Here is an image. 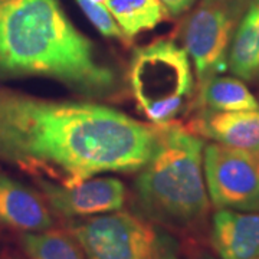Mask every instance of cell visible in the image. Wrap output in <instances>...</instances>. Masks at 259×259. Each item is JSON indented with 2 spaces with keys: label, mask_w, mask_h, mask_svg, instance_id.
<instances>
[{
  "label": "cell",
  "mask_w": 259,
  "mask_h": 259,
  "mask_svg": "<svg viewBox=\"0 0 259 259\" xmlns=\"http://www.w3.org/2000/svg\"><path fill=\"white\" fill-rule=\"evenodd\" d=\"M196 0H160L164 12H167L170 16H179L185 13L194 5Z\"/></svg>",
  "instance_id": "16"
},
{
  "label": "cell",
  "mask_w": 259,
  "mask_h": 259,
  "mask_svg": "<svg viewBox=\"0 0 259 259\" xmlns=\"http://www.w3.org/2000/svg\"><path fill=\"white\" fill-rule=\"evenodd\" d=\"M157 127L85 101H52L0 87V161L71 186L102 173L139 171Z\"/></svg>",
  "instance_id": "1"
},
{
  "label": "cell",
  "mask_w": 259,
  "mask_h": 259,
  "mask_svg": "<svg viewBox=\"0 0 259 259\" xmlns=\"http://www.w3.org/2000/svg\"><path fill=\"white\" fill-rule=\"evenodd\" d=\"M32 76L90 97H107L117 88L114 69L58 0H0V81Z\"/></svg>",
  "instance_id": "2"
},
{
  "label": "cell",
  "mask_w": 259,
  "mask_h": 259,
  "mask_svg": "<svg viewBox=\"0 0 259 259\" xmlns=\"http://www.w3.org/2000/svg\"><path fill=\"white\" fill-rule=\"evenodd\" d=\"M0 225L37 232L51 229L54 219L42 196L0 171Z\"/></svg>",
  "instance_id": "9"
},
{
  "label": "cell",
  "mask_w": 259,
  "mask_h": 259,
  "mask_svg": "<svg viewBox=\"0 0 259 259\" xmlns=\"http://www.w3.org/2000/svg\"><path fill=\"white\" fill-rule=\"evenodd\" d=\"M128 79L139 110L156 125H167L182 114L194 91L190 58L185 48L167 39L133 54Z\"/></svg>",
  "instance_id": "4"
},
{
  "label": "cell",
  "mask_w": 259,
  "mask_h": 259,
  "mask_svg": "<svg viewBox=\"0 0 259 259\" xmlns=\"http://www.w3.org/2000/svg\"><path fill=\"white\" fill-rule=\"evenodd\" d=\"M200 102L210 111L258 110L259 101L238 78L216 75L200 85Z\"/></svg>",
  "instance_id": "13"
},
{
  "label": "cell",
  "mask_w": 259,
  "mask_h": 259,
  "mask_svg": "<svg viewBox=\"0 0 259 259\" xmlns=\"http://www.w3.org/2000/svg\"><path fill=\"white\" fill-rule=\"evenodd\" d=\"M20 243L30 259H85L74 236L64 232L51 229L23 232Z\"/></svg>",
  "instance_id": "15"
},
{
  "label": "cell",
  "mask_w": 259,
  "mask_h": 259,
  "mask_svg": "<svg viewBox=\"0 0 259 259\" xmlns=\"http://www.w3.org/2000/svg\"><path fill=\"white\" fill-rule=\"evenodd\" d=\"M199 259H209V258H199Z\"/></svg>",
  "instance_id": "18"
},
{
  "label": "cell",
  "mask_w": 259,
  "mask_h": 259,
  "mask_svg": "<svg viewBox=\"0 0 259 259\" xmlns=\"http://www.w3.org/2000/svg\"><path fill=\"white\" fill-rule=\"evenodd\" d=\"M228 68L241 79L259 74V0H252L233 33Z\"/></svg>",
  "instance_id": "12"
},
{
  "label": "cell",
  "mask_w": 259,
  "mask_h": 259,
  "mask_svg": "<svg viewBox=\"0 0 259 259\" xmlns=\"http://www.w3.org/2000/svg\"><path fill=\"white\" fill-rule=\"evenodd\" d=\"M85 259H179L175 236L157 223L127 212L105 213L69 225Z\"/></svg>",
  "instance_id": "5"
},
{
  "label": "cell",
  "mask_w": 259,
  "mask_h": 259,
  "mask_svg": "<svg viewBox=\"0 0 259 259\" xmlns=\"http://www.w3.org/2000/svg\"><path fill=\"white\" fill-rule=\"evenodd\" d=\"M194 134L219 144L259 154V108L249 111H203L192 124Z\"/></svg>",
  "instance_id": "11"
},
{
  "label": "cell",
  "mask_w": 259,
  "mask_h": 259,
  "mask_svg": "<svg viewBox=\"0 0 259 259\" xmlns=\"http://www.w3.org/2000/svg\"><path fill=\"white\" fill-rule=\"evenodd\" d=\"M105 6L127 37L154 29L164 18L160 0H105Z\"/></svg>",
  "instance_id": "14"
},
{
  "label": "cell",
  "mask_w": 259,
  "mask_h": 259,
  "mask_svg": "<svg viewBox=\"0 0 259 259\" xmlns=\"http://www.w3.org/2000/svg\"><path fill=\"white\" fill-rule=\"evenodd\" d=\"M203 173L216 209L259 212V154L209 144L203 150Z\"/></svg>",
  "instance_id": "7"
},
{
  "label": "cell",
  "mask_w": 259,
  "mask_h": 259,
  "mask_svg": "<svg viewBox=\"0 0 259 259\" xmlns=\"http://www.w3.org/2000/svg\"><path fill=\"white\" fill-rule=\"evenodd\" d=\"M36 183L48 206L68 219L117 212L127 197L125 186L115 177H90L71 186L36 177Z\"/></svg>",
  "instance_id": "8"
},
{
  "label": "cell",
  "mask_w": 259,
  "mask_h": 259,
  "mask_svg": "<svg viewBox=\"0 0 259 259\" xmlns=\"http://www.w3.org/2000/svg\"><path fill=\"white\" fill-rule=\"evenodd\" d=\"M204 143L179 125H157V143L140 168L134 197L143 218L186 229L209 209L203 173Z\"/></svg>",
  "instance_id": "3"
},
{
  "label": "cell",
  "mask_w": 259,
  "mask_h": 259,
  "mask_svg": "<svg viewBox=\"0 0 259 259\" xmlns=\"http://www.w3.org/2000/svg\"><path fill=\"white\" fill-rule=\"evenodd\" d=\"M94 2H97V3H104V5H105V0H94Z\"/></svg>",
  "instance_id": "17"
},
{
  "label": "cell",
  "mask_w": 259,
  "mask_h": 259,
  "mask_svg": "<svg viewBox=\"0 0 259 259\" xmlns=\"http://www.w3.org/2000/svg\"><path fill=\"white\" fill-rule=\"evenodd\" d=\"M212 245L221 259L259 258V212L218 209L213 214Z\"/></svg>",
  "instance_id": "10"
},
{
  "label": "cell",
  "mask_w": 259,
  "mask_h": 259,
  "mask_svg": "<svg viewBox=\"0 0 259 259\" xmlns=\"http://www.w3.org/2000/svg\"><path fill=\"white\" fill-rule=\"evenodd\" d=\"M241 10V0H203L185 22L183 44L200 85L228 69Z\"/></svg>",
  "instance_id": "6"
},
{
  "label": "cell",
  "mask_w": 259,
  "mask_h": 259,
  "mask_svg": "<svg viewBox=\"0 0 259 259\" xmlns=\"http://www.w3.org/2000/svg\"><path fill=\"white\" fill-rule=\"evenodd\" d=\"M256 259H259V258H256Z\"/></svg>",
  "instance_id": "19"
}]
</instances>
